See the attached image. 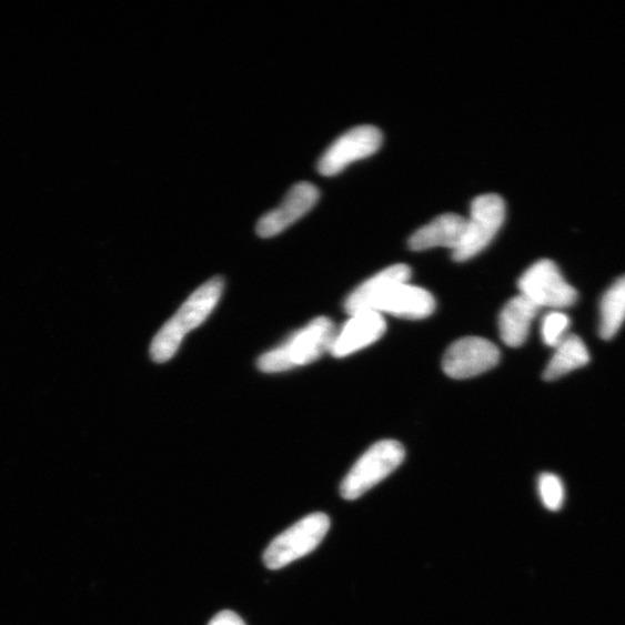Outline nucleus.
I'll return each instance as SVG.
<instances>
[{
	"mask_svg": "<svg viewBox=\"0 0 625 625\" xmlns=\"http://www.w3.org/2000/svg\"><path fill=\"white\" fill-rule=\"evenodd\" d=\"M223 290L224 280L213 278L187 299L152 341L150 351L155 363H167L174 357L185 335L198 329L220 303Z\"/></svg>",
	"mask_w": 625,
	"mask_h": 625,
	"instance_id": "obj_1",
	"label": "nucleus"
},
{
	"mask_svg": "<svg viewBox=\"0 0 625 625\" xmlns=\"http://www.w3.org/2000/svg\"><path fill=\"white\" fill-rule=\"evenodd\" d=\"M336 333L331 319L319 316L282 345L265 352L259 359L258 366L264 373H279L311 364L325 352H331Z\"/></svg>",
	"mask_w": 625,
	"mask_h": 625,
	"instance_id": "obj_2",
	"label": "nucleus"
},
{
	"mask_svg": "<svg viewBox=\"0 0 625 625\" xmlns=\"http://www.w3.org/2000/svg\"><path fill=\"white\" fill-rule=\"evenodd\" d=\"M330 528L331 520L327 514L317 512L305 516L270 543L263 556L265 566L279 569L311 554Z\"/></svg>",
	"mask_w": 625,
	"mask_h": 625,
	"instance_id": "obj_3",
	"label": "nucleus"
},
{
	"mask_svg": "<svg viewBox=\"0 0 625 625\" xmlns=\"http://www.w3.org/2000/svg\"><path fill=\"white\" fill-rule=\"evenodd\" d=\"M405 451L396 441H382L370 447L356 462L341 484L346 501L363 496L390 476L403 462Z\"/></svg>",
	"mask_w": 625,
	"mask_h": 625,
	"instance_id": "obj_4",
	"label": "nucleus"
},
{
	"mask_svg": "<svg viewBox=\"0 0 625 625\" xmlns=\"http://www.w3.org/2000/svg\"><path fill=\"white\" fill-rule=\"evenodd\" d=\"M505 214L506 206L501 196L486 194L476 198L471 206L464 240L453 252V259L465 262L484 251L503 226Z\"/></svg>",
	"mask_w": 625,
	"mask_h": 625,
	"instance_id": "obj_5",
	"label": "nucleus"
},
{
	"mask_svg": "<svg viewBox=\"0 0 625 625\" xmlns=\"http://www.w3.org/2000/svg\"><path fill=\"white\" fill-rule=\"evenodd\" d=\"M521 294L538 309L554 311L576 304L578 293L562 276L558 266L551 260H541L530 266L520 280Z\"/></svg>",
	"mask_w": 625,
	"mask_h": 625,
	"instance_id": "obj_6",
	"label": "nucleus"
},
{
	"mask_svg": "<svg viewBox=\"0 0 625 625\" xmlns=\"http://www.w3.org/2000/svg\"><path fill=\"white\" fill-rule=\"evenodd\" d=\"M382 143L383 134L377 128L373 125L352 128L325 150L317 162V171L323 177H335L352 162L373 155Z\"/></svg>",
	"mask_w": 625,
	"mask_h": 625,
	"instance_id": "obj_7",
	"label": "nucleus"
},
{
	"mask_svg": "<svg viewBox=\"0 0 625 625\" xmlns=\"http://www.w3.org/2000/svg\"><path fill=\"white\" fill-rule=\"evenodd\" d=\"M500 349L482 337H465L454 342L445 352L444 372L453 379H468L497 366Z\"/></svg>",
	"mask_w": 625,
	"mask_h": 625,
	"instance_id": "obj_8",
	"label": "nucleus"
},
{
	"mask_svg": "<svg viewBox=\"0 0 625 625\" xmlns=\"http://www.w3.org/2000/svg\"><path fill=\"white\" fill-rule=\"evenodd\" d=\"M319 189L310 182L294 184L282 203L266 212L256 225V233L263 239L273 238L302 220L317 203Z\"/></svg>",
	"mask_w": 625,
	"mask_h": 625,
	"instance_id": "obj_9",
	"label": "nucleus"
},
{
	"mask_svg": "<svg viewBox=\"0 0 625 625\" xmlns=\"http://www.w3.org/2000/svg\"><path fill=\"white\" fill-rule=\"evenodd\" d=\"M350 320L337 331L331 353L344 359L382 339L387 330L384 316L373 311L350 315Z\"/></svg>",
	"mask_w": 625,
	"mask_h": 625,
	"instance_id": "obj_10",
	"label": "nucleus"
},
{
	"mask_svg": "<svg viewBox=\"0 0 625 625\" xmlns=\"http://www.w3.org/2000/svg\"><path fill=\"white\" fill-rule=\"evenodd\" d=\"M436 310L433 295L410 282L399 283L379 299L373 312L391 314L407 320H422Z\"/></svg>",
	"mask_w": 625,
	"mask_h": 625,
	"instance_id": "obj_11",
	"label": "nucleus"
},
{
	"mask_svg": "<svg viewBox=\"0 0 625 625\" xmlns=\"http://www.w3.org/2000/svg\"><path fill=\"white\" fill-rule=\"evenodd\" d=\"M412 269L406 264H395L380 271L356 290H353L346 298L344 308L349 315L373 311L379 299L392 286L410 282Z\"/></svg>",
	"mask_w": 625,
	"mask_h": 625,
	"instance_id": "obj_12",
	"label": "nucleus"
},
{
	"mask_svg": "<svg viewBox=\"0 0 625 625\" xmlns=\"http://www.w3.org/2000/svg\"><path fill=\"white\" fill-rule=\"evenodd\" d=\"M467 219L455 213L437 216L427 225L417 230L410 239V248L422 252L434 248L456 251L465 236Z\"/></svg>",
	"mask_w": 625,
	"mask_h": 625,
	"instance_id": "obj_13",
	"label": "nucleus"
},
{
	"mask_svg": "<svg viewBox=\"0 0 625 625\" xmlns=\"http://www.w3.org/2000/svg\"><path fill=\"white\" fill-rule=\"evenodd\" d=\"M540 309L520 294L511 299L500 315V332L511 347L522 346L530 336L531 325Z\"/></svg>",
	"mask_w": 625,
	"mask_h": 625,
	"instance_id": "obj_14",
	"label": "nucleus"
},
{
	"mask_svg": "<svg viewBox=\"0 0 625 625\" xmlns=\"http://www.w3.org/2000/svg\"><path fill=\"white\" fill-rule=\"evenodd\" d=\"M555 349L556 352L543 373V377L547 382H554V380L587 365L591 360L586 344L576 335H567Z\"/></svg>",
	"mask_w": 625,
	"mask_h": 625,
	"instance_id": "obj_15",
	"label": "nucleus"
},
{
	"mask_svg": "<svg viewBox=\"0 0 625 625\" xmlns=\"http://www.w3.org/2000/svg\"><path fill=\"white\" fill-rule=\"evenodd\" d=\"M625 321V276L618 279L604 294L601 304L599 334L612 340Z\"/></svg>",
	"mask_w": 625,
	"mask_h": 625,
	"instance_id": "obj_16",
	"label": "nucleus"
},
{
	"mask_svg": "<svg viewBox=\"0 0 625 625\" xmlns=\"http://www.w3.org/2000/svg\"><path fill=\"white\" fill-rule=\"evenodd\" d=\"M569 319L561 311H553L543 317L541 335L548 346L556 347L567 336Z\"/></svg>",
	"mask_w": 625,
	"mask_h": 625,
	"instance_id": "obj_17",
	"label": "nucleus"
},
{
	"mask_svg": "<svg viewBox=\"0 0 625 625\" xmlns=\"http://www.w3.org/2000/svg\"><path fill=\"white\" fill-rule=\"evenodd\" d=\"M538 492L542 503L551 511H558L564 503V486L558 476L545 473L538 478Z\"/></svg>",
	"mask_w": 625,
	"mask_h": 625,
	"instance_id": "obj_18",
	"label": "nucleus"
},
{
	"mask_svg": "<svg viewBox=\"0 0 625 625\" xmlns=\"http://www.w3.org/2000/svg\"><path fill=\"white\" fill-rule=\"evenodd\" d=\"M209 625H246L243 619L232 611H223L216 614Z\"/></svg>",
	"mask_w": 625,
	"mask_h": 625,
	"instance_id": "obj_19",
	"label": "nucleus"
}]
</instances>
